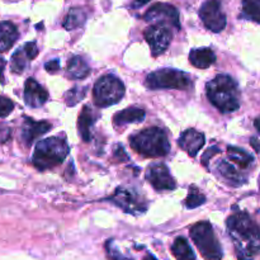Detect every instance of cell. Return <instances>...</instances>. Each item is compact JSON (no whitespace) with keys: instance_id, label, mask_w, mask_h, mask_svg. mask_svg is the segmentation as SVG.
<instances>
[{"instance_id":"f1b7e54d","label":"cell","mask_w":260,"mask_h":260,"mask_svg":"<svg viewBox=\"0 0 260 260\" xmlns=\"http://www.w3.org/2000/svg\"><path fill=\"white\" fill-rule=\"evenodd\" d=\"M14 109V103L7 96L0 95V118L9 116Z\"/></svg>"},{"instance_id":"d6a6232c","label":"cell","mask_w":260,"mask_h":260,"mask_svg":"<svg viewBox=\"0 0 260 260\" xmlns=\"http://www.w3.org/2000/svg\"><path fill=\"white\" fill-rule=\"evenodd\" d=\"M45 69L48 71V73H56V71L60 69V61H58L57 58H55V60H52V61H50V62L46 63Z\"/></svg>"},{"instance_id":"8d00e7d4","label":"cell","mask_w":260,"mask_h":260,"mask_svg":"<svg viewBox=\"0 0 260 260\" xmlns=\"http://www.w3.org/2000/svg\"><path fill=\"white\" fill-rule=\"evenodd\" d=\"M250 144H251V146H253L254 149L256 150V151H260V142L258 141V140H256V139H251Z\"/></svg>"},{"instance_id":"8992f818","label":"cell","mask_w":260,"mask_h":260,"mask_svg":"<svg viewBox=\"0 0 260 260\" xmlns=\"http://www.w3.org/2000/svg\"><path fill=\"white\" fill-rule=\"evenodd\" d=\"M124 84L116 75L107 74L98 79L93 88L94 103L99 108H107L121 102L124 95Z\"/></svg>"},{"instance_id":"d6986e66","label":"cell","mask_w":260,"mask_h":260,"mask_svg":"<svg viewBox=\"0 0 260 260\" xmlns=\"http://www.w3.org/2000/svg\"><path fill=\"white\" fill-rule=\"evenodd\" d=\"M17 27L12 22H0V52L10 50L18 40Z\"/></svg>"},{"instance_id":"7402d4cb","label":"cell","mask_w":260,"mask_h":260,"mask_svg":"<svg viewBox=\"0 0 260 260\" xmlns=\"http://www.w3.org/2000/svg\"><path fill=\"white\" fill-rule=\"evenodd\" d=\"M173 255L177 260H196L194 251L190 248L189 243L184 238H177L172 245Z\"/></svg>"},{"instance_id":"277c9868","label":"cell","mask_w":260,"mask_h":260,"mask_svg":"<svg viewBox=\"0 0 260 260\" xmlns=\"http://www.w3.org/2000/svg\"><path fill=\"white\" fill-rule=\"evenodd\" d=\"M70 152L68 142L60 137H50L41 140L36 145L32 156V162L38 170L53 169L63 162Z\"/></svg>"},{"instance_id":"d590c367","label":"cell","mask_w":260,"mask_h":260,"mask_svg":"<svg viewBox=\"0 0 260 260\" xmlns=\"http://www.w3.org/2000/svg\"><path fill=\"white\" fill-rule=\"evenodd\" d=\"M146 3H149V0H135L134 3H132V8H140L142 7V5H145Z\"/></svg>"},{"instance_id":"6da1fadb","label":"cell","mask_w":260,"mask_h":260,"mask_svg":"<svg viewBox=\"0 0 260 260\" xmlns=\"http://www.w3.org/2000/svg\"><path fill=\"white\" fill-rule=\"evenodd\" d=\"M228 229L236 246L239 260H253L260 253V229L245 212L228 218Z\"/></svg>"},{"instance_id":"52a82bcc","label":"cell","mask_w":260,"mask_h":260,"mask_svg":"<svg viewBox=\"0 0 260 260\" xmlns=\"http://www.w3.org/2000/svg\"><path fill=\"white\" fill-rule=\"evenodd\" d=\"M145 85L152 90L157 89H180L184 90L192 85V80L188 74L175 69H161L149 74L145 80Z\"/></svg>"},{"instance_id":"d4e9b609","label":"cell","mask_w":260,"mask_h":260,"mask_svg":"<svg viewBox=\"0 0 260 260\" xmlns=\"http://www.w3.org/2000/svg\"><path fill=\"white\" fill-rule=\"evenodd\" d=\"M30 58L28 57V55L25 53L24 48H20V50L15 51L14 55L12 56V61H10V69H12L13 73L15 74H22L25 69L28 68V63H29Z\"/></svg>"},{"instance_id":"f546056e","label":"cell","mask_w":260,"mask_h":260,"mask_svg":"<svg viewBox=\"0 0 260 260\" xmlns=\"http://www.w3.org/2000/svg\"><path fill=\"white\" fill-rule=\"evenodd\" d=\"M107 251H108V256L111 260H128L124 258V256L114 248L112 241H108V243H107Z\"/></svg>"},{"instance_id":"484cf974","label":"cell","mask_w":260,"mask_h":260,"mask_svg":"<svg viewBox=\"0 0 260 260\" xmlns=\"http://www.w3.org/2000/svg\"><path fill=\"white\" fill-rule=\"evenodd\" d=\"M243 15L245 19L260 24V0H243Z\"/></svg>"},{"instance_id":"ffe728a7","label":"cell","mask_w":260,"mask_h":260,"mask_svg":"<svg viewBox=\"0 0 260 260\" xmlns=\"http://www.w3.org/2000/svg\"><path fill=\"white\" fill-rule=\"evenodd\" d=\"M217 170L218 173H220L221 177H222L226 182L230 183L231 185H234V187H240V185H243L244 183L246 182L245 178H244L233 165L229 164L225 160L218 162Z\"/></svg>"},{"instance_id":"ac0fdd59","label":"cell","mask_w":260,"mask_h":260,"mask_svg":"<svg viewBox=\"0 0 260 260\" xmlns=\"http://www.w3.org/2000/svg\"><path fill=\"white\" fill-rule=\"evenodd\" d=\"M189 61L194 68L197 69H208L215 63L216 55L211 48H194L189 53Z\"/></svg>"},{"instance_id":"cb8c5ba5","label":"cell","mask_w":260,"mask_h":260,"mask_svg":"<svg viewBox=\"0 0 260 260\" xmlns=\"http://www.w3.org/2000/svg\"><path fill=\"white\" fill-rule=\"evenodd\" d=\"M85 20L86 14L84 13V10L80 9V8H73V9H70V12L68 13V15H66L62 25L63 28H66L68 30H73L81 27V25L85 23Z\"/></svg>"},{"instance_id":"44dd1931","label":"cell","mask_w":260,"mask_h":260,"mask_svg":"<svg viewBox=\"0 0 260 260\" xmlns=\"http://www.w3.org/2000/svg\"><path fill=\"white\" fill-rule=\"evenodd\" d=\"M66 73L71 79H85L90 74V68L83 57L74 56L69 60Z\"/></svg>"},{"instance_id":"2e32d148","label":"cell","mask_w":260,"mask_h":260,"mask_svg":"<svg viewBox=\"0 0 260 260\" xmlns=\"http://www.w3.org/2000/svg\"><path fill=\"white\" fill-rule=\"evenodd\" d=\"M146 112L140 107H128L121 112H117L113 117L114 126H124L128 123H139L144 121Z\"/></svg>"},{"instance_id":"f35d334b","label":"cell","mask_w":260,"mask_h":260,"mask_svg":"<svg viewBox=\"0 0 260 260\" xmlns=\"http://www.w3.org/2000/svg\"><path fill=\"white\" fill-rule=\"evenodd\" d=\"M144 260H157V259L155 258L154 255H151V254H147V255L144 258Z\"/></svg>"},{"instance_id":"4316f807","label":"cell","mask_w":260,"mask_h":260,"mask_svg":"<svg viewBox=\"0 0 260 260\" xmlns=\"http://www.w3.org/2000/svg\"><path fill=\"white\" fill-rule=\"evenodd\" d=\"M206 202V197L205 194L198 190L197 187L192 185L189 188V194H188L187 200H185V207L187 208H197L200 206L205 205Z\"/></svg>"},{"instance_id":"3957f363","label":"cell","mask_w":260,"mask_h":260,"mask_svg":"<svg viewBox=\"0 0 260 260\" xmlns=\"http://www.w3.org/2000/svg\"><path fill=\"white\" fill-rule=\"evenodd\" d=\"M132 149L144 157L167 156L170 151V144L167 132L160 127H150L129 137Z\"/></svg>"},{"instance_id":"83f0119b","label":"cell","mask_w":260,"mask_h":260,"mask_svg":"<svg viewBox=\"0 0 260 260\" xmlns=\"http://www.w3.org/2000/svg\"><path fill=\"white\" fill-rule=\"evenodd\" d=\"M86 94V88H79V86H75V88L70 89L68 93L65 94V102H66V106L69 107H74L81 101V99L85 96Z\"/></svg>"},{"instance_id":"7c38bea8","label":"cell","mask_w":260,"mask_h":260,"mask_svg":"<svg viewBox=\"0 0 260 260\" xmlns=\"http://www.w3.org/2000/svg\"><path fill=\"white\" fill-rule=\"evenodd\" d=\"M146 179L156 190H174L177 188L174 178L164 164L150 165L146 170Z\"/></svg>"},{"instance_id":"603a6c76","label":"cell","mask_w":260,"mask_h":260,"mask_svg":"<svg viewBox=\"0 0 260 260\" xmlns=\"http://www.w3.org/2000/svg\"><path fill=\"white\" fill-rule=\"evenodd\" d=\"M228 156L231 161L238 164L243 169H246V168L250 167L251 162L254 161V157L250 154H248L245 150L236 146H228Z\"/></svg>"},{"instance_id":"5bb4252c","label":"cell","mask_w":260,"mask_h":260,"mask_svg":"<svg viewBox=\"0 0 260 260\" xmlns=\"http://www.w3.org/2000/svg\"><path fill=\"white\" fill-rule=\"evenodd\" d=\"M52 128V124L47 121H33L29 117H25L22 127V140L25 146H30L35 140L45 135Z\"/></svg>"},{"instance_id":"ba28073f","label":"cell","mask_w":260,"mask_h":260,"mask_svg":"<svg viewBox=\"0 0 260 260\" xmlns=\"http://www.w3.org/2000/svg\"><path fill=\"white\" fill-rule=\"evenodd\" d=\"M109 201L118 206L122 211L132 213V215H141L147 210L146 200L134 189H128V188H117Z\"/></svg>"},{"instance_id":"9c48e42d","label":"cell","mask_w":260,"mask_h":260,"mask_svg":"<svg viewBox=\"0 0 260 260\" xmlns=\"http://www.w3.org/2000/svg\"><path fill=\"white\" fill-rule=\"evenodd\" d=\"M146 22L152 24H164L168 27H173L175 29L180 28L179 22V12L177 8L167 3H156L152 5L149 10L144 14Z\"/></svg>"},{"instance_id":"74e56055","label":"cell","mask_w":260,"mask_h":260,"mask_svg":"<svg viewBox=\"0 0 260 260\" xmlns=\"http://www.w3.org/2000/svg\"><path fill=\"white\" fill-rule=\"evenodd\" d=\"M254 126H255L256 131H258L259 135H260V117H258V118H256L255 121H254Z\"/></svg>"},{"instance_id":"1f68e13d","label":"cell","mask_w":260,"mask_h":260,"mask_svg":"<svg viewBox=\"0 0 260 260\" xmlns=\"http://www.w3.org/2000/svg\"><path fill=\"white\" fill-rule=\"evenodd\" d=\"M218 152H220V149H218L217 146L210 147L208 150H206L205 155L202 156V164L205 165V167H208V161H210L211 157H213L216 154H218Z\"/></svg>"},{"instance_id":"8fae6325","label":"cell","mask_w":260,"mask_h":260,"mask_svg":"<svg viewBox=\"0 0 260 260\" xmlns=\"http://www.w3.org/2000/svg\"><path fill=\"white\" fill-rule=\"evenodd\" d=\"M145 40L151 48L152 56H159L167 51L172 42L173 33L170 27L164 24H151L144 32Z\"/></svg>"},{"instance_id":"e0dca14e","label":"cell","mask_w":260,"mask_h":260,"mask_svg":"<svg viewBox=\"0 0 260 260\" xmlns=\"http://www.w3.org/2000/svg\"><path fill=\"white\" fill-rule=\"evenodd\" d=\"M96 116L94 114L93 109L89 106H84L81 109L80 114H79V121H78V127H79V135L81 136L84 142H89L91 139V127H93L94 122H95Z\"/></svg>"},{"instance_id":"5b68a950","label":"cell","mask_w":260,"mask_h":260,"mask_svg":"<svg viewBox=\"0 0 260 260\" xmlns=\"http://www.w3.org/2000/svg\"><path fill=\"white\" fill-rule=\"evenodd\" d=\"M190 238L206 260L222 259V248H221L218 239L216 238V234L210 222L202 221V222L193 225L190 229Z\"/></svg>"},{"instance_id":"9a60e30c","label":"cell","mask_w":260,"mask_h":260,"mask_svg":"<svg viewBox=\"0 0 260 260\" xmlns=\"http://www.w3.org/2000/svg\"><path fill=\"white\" fill-rule=\"evenodd\" d=\"M205 135L197 129H187L180 135V139L178 141L179 146L187 152L189 156L196 157L200 150L205 146Z\"/></svg>"},{"instance_id":"e575fe53","label":"cell","mask_w":260,"mask_h":260,"mask_svg":"<svg viewBox=\"0 0 260 260\" xmlns=\"http://www.w3.org/2000/svg\"><path fill=\"white\" fill-rule=\"evenodd\" d=\"M4 69H5V60L0 56V83H4Z\"/></svg>"},{"instance_id":"7a4b0ae2","label":"cell","mask_w":260,"mask_h":260,"mask_svg":"<svg viewBox=\"0 0 260 260\" xmlns=\"http://www.w3.org/2000/svg\"><path fill=\"white\" fill-rule=\"evenodd\" d=\"M206 93L211 103L222 113H230L240 108V90L235 79L220 74L206 85Z\"/></svg>"},{"instance_id":"836d02e7","label":"cell","mask_w":260,"mask_h":260,"mask_svg":"<svg viewBox=\"0 0 260 260\" xmlns=\"http://www.w3.org/2000/svg\"><path fill=\"white\" fill-rule=\"evenodd\" d=\"M114 156L118 157L119 160H127V159H128V156H127L126 152H124L123 147L119 146V145H117V146L114 147Z\"/></svg>"},{"instance_id":"30bf717a","label":"cell","mask_w":260,"mask_h":260,"mask_svg":"<svg viewBox=\"0 0 260 260\" xmlns=\"http://www.w3.org/2000/svg\"><path fill=\"white\" fill-rule=\"evenodd\" d=\"M200 17L207 29L218 33L225 29L226 14L218 0H207L200 9Z\"/></svg>"},{"instance_id":"4dcf8cb0","label":"cell","mask_w":260,"mask_h":260,"mask_svg":"<svg viewBox=\"0 0 260 260\" xmlns=\"http://www.w3.org/2000/svg\"><path fill=\"white\" fill-rule=\"evenodd\" d=\"M24 51L25 53L28 55V57L30 58V60H33V58L37 57L38 55V48H37V45H36V42H28L24 45Z\"/></svg>"},{"instance_id":"4fadbf2b","label":"cell","mask_w":260,"mask_h":260,"mask_svg":"<svg viewBox=\"0 0 260 260\" xmlns=\"http://www.w3.org/2000/svg\"><path fill=\"white\" fill-rule=\"evenodd\" d=\"M48 101V93L42 85L37 83L33 78L27 79L24 84V102L30 108L42 107Z\"/></svg>"}]
</instances>
